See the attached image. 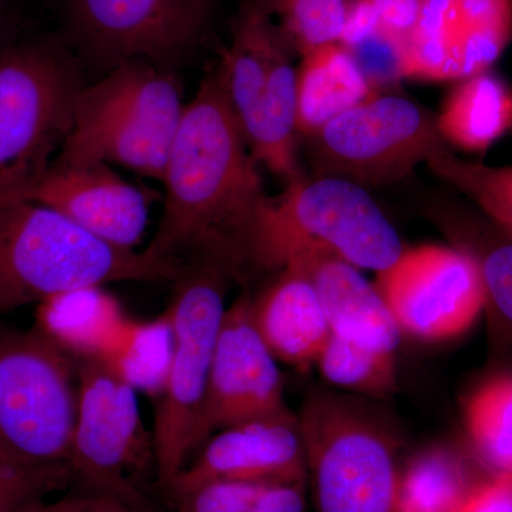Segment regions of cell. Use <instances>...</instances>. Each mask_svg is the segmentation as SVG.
Instances as JSON below:
<instances>
[{"mask_svg": "<svg viewBox=\"0 0 512 512\" xmlns=\"http://www.w3.org/2000/svg\"><path fill=\"white\" fill-rule=\"evenodd\" d=\"M161 183L163 217L144 251L174 262L217 256L242 281L249 271L252 231L269 197L220 64L202 77L185 106Z\"/></svg>", "mask_w": 512, "mask_h": 512, "instance_id": "cell-1", "label": "cell"}, {"mask_svg": "<svg viewBox=\"0 0 512 512\" xmlns=\"http://www.w3.org/2000/svg\"><path fill=\"white\" fill-rule=\"evenodd\" d=\"M180 262L104 241L36 202L0 207V312L116 282L173 284Z\"/></svg>", "mask_w": 512, "mask_h": 512, "instance_id": "cell-2", "label": "cell"}, {"mask_svg": "<svg viewBox=\"0 0 512 512\" xmlns=\"http://www.w3.org/2000/svg\"><path fill=\"white\" fill-rule=\"evenodd\" d=\"M402 239L366 188L336 177H301L259 212L248 268L275 271L308 252L380 272L402 254Z\"/></svg>", "mask_w": 512, "mask_h": 512, "instance_id": "cell-3", "label": "cell"}, {"mask_svg": "<svg viewBox=\"0 0 512 512\" xmlns=\"http://www.w3.org/2000/svg\"><path fill=\"white\" fill-rule=\"evenodd\" d=\"M185 106L173 73L148 60H128L80 90L56 161L120 165L163 181Z\"/></svg>", "mask_w": 512, "mask_h": 512, "instance_id": "cell-4", "label": "cell"}, {"mask_svg": "<svg viewBox=\"0 0 512 512\" xmlns=\"http://www.w3.org/2000/svg\"><path fill=\"white\" fill-rule=\"evenodd\" d=\"M237 272L217 256L191 255L180 261L168 316L174 352L170 377L158 400L154 421L157 481L165 491L200 450L198 429L218 335L225 295Z\"/></svg>", "mask_w": 512, "mask_h": 512, "instance_id": "cell-5", "label": "cell"}, {"mask_svg": "<svg viewBox=\"0 0 512 512\" xmlns=\"http://www.w3.org/2000/svg\"><path fill=\"white\" fill-rule=\"evenodd\" d=\"M298 420L316 512H396L400 444L375 407L315 390Z\"/></svg>", "mask_w": 512, "mask_h": 512, "instance_id": "cell-6", "label": "cell"}, {"mask_svg": "<svg viewBox=\"0 0 512 512\" xmlns=\"http://www.w3.org/2000/svg\"><path fill=\"white\" fill-rule=\"evenodd\" d=\"M83 86L56 46L0 47V207L25 201L55 163Z\"/></svg>", "mask_w": 512, "mask_h": 512, "instance_id": "cell-7", "label": "cell"}, {"mask_svg": "<svg viewBox=\"0 0 512 512\" xmlns=\"http://www.w3.org/2000/svg\"><path fill=\"white\" fill-rule=\"evenodd\" d=\"M77 360L33 326H0V458L67 466L76 424Z\"/></svg>", "mask_w": 512, "mask_h": 512, "instance_id": "cell-8", "label": "cell"}, {"mask_svg": "<svg viewBox=\"0 0 512 512\" xmlns=\"http://www.w3.org/2000/svg\"><path fill=\"white\" fill-rule=\"evenodd\" d=\"M79 393L67 466L83 490L148 508L141 480L156 470L154 436L136 390L101 360H77Z\"/></svg>", "mask_w": 512, "mask_h": 512, "instance_id": "cell-9", "label": "cell"}, {"mask_svg": "<svg viewBox=\"0 0 512 512\" xmlns=\"http://www.w3.org/2000/svg\"><path fill=\"white\" fill-rule=\"evenodd\" d=\"M315 175L363 188L397 183L441 148L436 116L414 101L376 94L305 138Z\"/></svg>", "mask_w": 512, "mask_h": 512, "instance_id": "cell-10", "label": "cell"}, {"mask_svg": "<svg viewBox=\"0 0 512 512\" xmlns=\"http://www.w3.org/2000/svg\"><path fill=\"white\" fill-rule=\"evenodd\" d=\"M375 285L402 333L431 342L470 329L488 299L480 262L436 244L404 248Z\"/></svg>", "mask_w": 512, "mask_h": 512, "instance_id": "cell-11", "label": "cell"}, {"mask_svg": "<svg viewBox=\"0 0 512 512\" xmlns=\"http://www.w3.org/2000/svg\"><path fill=\"white\" fill-rule=\"evenodd\" d=\"M80 46L107 69L141 59L165 67L207 28L211 0H64Z\"/></svg>", "mask_w": 512, "mask_h": 512, "instance_id": "cell-12", "label": "cell"}, {"mask_svg": "<svg viewBox=\"0 0 512 512\" xmlns=\"http://www.w3.org/2000/svg\"><path fill=\"white\" fill-rule=\"evenodd\" d=\"M512 42V0H419L400 45L402 76L464 80L487 72Z\"/></svg>", "mask_w": 512, "mask_h": 512, "instance_id": "cell-13", "label": "cell"}, {"mask_svg": "<svg viewBox=\"0 0 512 512\" xmlns=\"http://www.w3.org/2000/svg\"><path fill=\"white\" fill-rule=\"evenodd\" d=\"M276 362L256 329L252 299L241 296L222 319L198 429L200 448L217 431L288 410Z\"/></svg>", "mask_w": 512, "mask_h": 512, "instance_id": "cell-14", "label": "cell"}, {"mask_svg": "<svg viewBox=\"0 0 512 512\" xmlns=\"http://www.w3.org/2000/svg\"><path fill=\"white\" fill-rule=\"evenodd\" d=\"M212 480L308 481L298 414L291 410L217 431L168 488V494Z\"/></svg>", "mask_w": 512, "mask_h": 512, "instance_id": "cell-15", "label": "cell"}, {"mask_svg": "<svg viewBox=\"0 0 512 512\" xmlns=\"http://www.w3.org/2000/svg\"><path fill=\"white\" fill-rule=\"evenodd\" d=\"M25 201L52 208L124 249L140 245L150 220V194L127 183L106 163L55 161Z\"/></svg>", "mask_w": 512, "mask_h": 512, "instance_id": "cell-16", "label": "cell"}, {"mask_svg": "<svg viewBox=\"0 0 512 512\" xmlns=\"http://www.w3.org/2000/svg\"><path fill=\"white\" fill-rule=\"evenodd\" d=\"M289 264L301 266L311 279L333 335L373 352L396 355L402 330L362 269L322 252L296 256Z\"/></svg>", "mask_w": 512, "mask_h": 512, "instance_id": "cell-17", "label": "cell"}, {"mask_svg": "<svg viewBox=\"0 0 512 512\" xmlns=\"http://www.w3.org/2000/svg\"><path fill=\"white\" fill-rule=\"evenodd\" d=\"M252 316L276 360L299 372L315 366L332 333L315 286L296 264L282 268L274 284L252 299Z\"/></svg>", "mask_w": 512, "mask_h": 512, "instance_id": "cell-18", "label": "cell"}, {"mask_svg": "<svg viewBox=\"0 0 512 512\" xmlns=\"http://www.w3.org/2000/svg\"><path fill=\"white\" fill-rule=\"evenodd\" d=\"M130 320L116 296L87 286L40 302L35 328L73 359L106 362Z\"/></svg>", "mask_w": 512, "mask_h": 512, "instance_id": "cell-19", "label": "cell"}, {"mask_svg": "<svg viewBox=\"0 0 512 512\" xmlns=\"http://www.w3.org/2000/svg\"><path fill=\"white\" fill-rule=\"evenodd\" d=\"M296 67L299 140L313 136L379 90L367 80L355 57L340 43H329L303 53Z\"/></svg>", "mask_w": 512, "mask_h": 512, "instance_id": "cell-20", "label": "cell"}, {"mask_svg": "<svg viewBox=\"0 0 512 512\" xmlns=\"http://www.w3.org/2000/svg\"><path fill=\"white\" fill-rule=\"evenodd\" d=\"M436 126L446 146L483 154L512 126L511 90L488 70L460 80L441 104Z\"/></svg>", "mask_w": 512, "mask_h": 512, "instance_id": "cell-21", "label": "cell"}, {"mask_svg": "<svg viewBox=\"0 0 512 512\" xmlns=\"http://www.w3.org/2000/svg\"><path fill=\"white\" fill-rule=\"evenodd\" d=\"M173 323L167 312L150 320L131 319L107 366L137 393L160 400L173 363Z\"/></svg>", "mask_w": 512, "mask_h": 512, "instance_id": "cell-22", "label": "cell"}, {"mask_svg": "<svg viewBox=\"0 0 512 512\" xmlns=\"http://www.w3.org/2000/svg\"><path fill=\"white\" fill-rule=\"evenodd\" d=\"M471 487L456 453L430 447L400 468L396 512H457Z\"/></svg>", "mask_w": 512, "mask_h": 512, "instance_id": "cell-23", "label": "cell"}, {"mask_svg": "<svg viewBox=\"0 0 512 512\" xmlns=\"http://www.w3.org/2000/svg\"><path fill=\"white\" fill-rule=\"evenodd\" d=\"M464 424L485 463L512 474V377H495L471 393Z\"/></svg>", "mask_w": 512, "mask_h": 512, "instance_id": "cell-24", "label": "cell"}, {"mask_svg": "<svg viewBox=\"0 0 512 512\" xmlns=\"http://www.w3.org/2000/svg\"><path fill=\"white\" fill-rule=\"evenodd\" d=\"M315 366L326 382L357 396L387 399L396 392V355L373 352L333 333Z\"/></svg>", "mask_w": 512, "mask_h": 512, "instance_id": "cell-25", "label": "cell"}, {"mask_svg": "<svg viewBox=\"0 0 512 512\" xmlns=\"http://www.w3.org/2000/svg\"><path fill=\"white\" fill-rule=\"evenodd\" d=\"M431 173L457 188L512 237V165L493 167L461 160L447 147L426 163Z\"/></svg>", "mask_w": 512, "mask_h": 512, "instance_id": "cell-26", "label": "cell"}, {"mask_svg": "<svg viewBox=\"0 0 512 512\" xmlns=\"http://www.w3.org/2000/svg\"><path fill=\"white\" fill-rule=\"evenodd\" d=\"M269 16L288 45L301 55L316 47L338 43L345 28L348 2L342 0H264Z\"/></svg>", "mask_w": 512, "mask_h": 512, "instance_id": "cell-27", "label": "cell"}, {"mask_svg": "<svg viewBox=\"0 0 512 512\" xmlns=\"http://www.w3.org/2000/svg\"><path fill=\"white\" fill-rule=\"evenodd\" d=\"M72 481L69 466L23 467L0 458V512H23Z\"/></svg>", "mask_w": 512, "mask_h": 512, "instance_id": "cell-28", "label": "cell"}, {"mask_svg": "<svg viewBox=\"0 0 512 512\" xmlns=\"http://www.w3.org/2000/svg\"><path fill=\"white\" fill-rule=\"evenodd\" d=\"M268 485L252 481L212 480L178 491L170 497L178 512H248Z\"/></svg>", "mask_w": 512, "mask_h": 512, "instance_id": "cell-29", "label": "cell"}, {"mask_svg": "<svg viewBox=\"0 0 512 512\" xmlns=\"http://www.w3.org/2000/svg\"><path fill=\"white\" fill-rule=\"evenodd\" d=\"M480 265L488 298L512 320V244L495 248Z\"/></svg>", "mask_w": 512, "mask_h": 512, "instance_id": "cell-30", "label": "cell"}, {"mask_svg": "<svg viewBox=\"0 0 512 512\" xmlns=\"http://www.w3.org/2000/svg\"><path fill=\"white\" fill-rule=\"evenodd\" d=\"M23 512H150L147 508L113 497V495L83 490L56 501L40 500Z\"/></svg>", "mask_w": 512, "mask_h": 512, "instance_id": "cell-31", "label": "cell"}, {"mask_svg": "<svg viewBox=\"0 0 512 512\" xmlns=\"http://www.w3.org/2000/svg\"><path fill=\"white\" fill-rule=\"evenodd\" d=\"M457 512H512V474L497 473L473 485Z\"/></svg>", "mask_w": 512, "mask_h": 512, "instance_id": "cell-32", "label": "cell"}, {"mask_svg": "<svg viewBox=\"0 0 512 512\" xmlns=\"http://www.w3.org/2000/svg\"><path fill=\"white\" fill-rule=\"evenodd\" d=\"M379 19V33L402 45L417 19L419 0H370Z\"/></svg>", "mask_w": 512, "mask_h": 512, "instance_id": "cell-33", "label": "cell"}, {"mask_svg": "<svg viewBox=\"0 0 512 512\" xmlns=\"http://www.w3.org/2000/svg\"><path fill=\"white\" fill-rule=\"evenodd\" d=\"M308 481H286L265 487L248 512H308Z\"/></svg>", "mask_w": 512, "mask_h": 512, "instance_id": "cell-34", "label": "cell"}, {"mask_svg": "<svg viewBox=\"0 0 512 512\" xmlns=\"http://www.w3.org/2000/svg\"><path fill=\"white\" fill-rule=\"evenodd\" d=\"M3 13H5V0H0V26L3 22Z\"/></svg>", "mask_w": 512, "mask_h": 512, "instance_id": "cell-35", "label": "cell"}, {"mask_svg": "<svg viewBox=\"0 0 512 512\" xmlns=\"http://www.w3.org/2000/svg\"><path fill=\"white\" fill-rule=\"evenodd\" d=\"M342 2H349V0H342Z\"/></svg>", "mask_w": 512, "mask_h": 512, "instance_id": "cell-36", "label": "cell"}]
</instances>
